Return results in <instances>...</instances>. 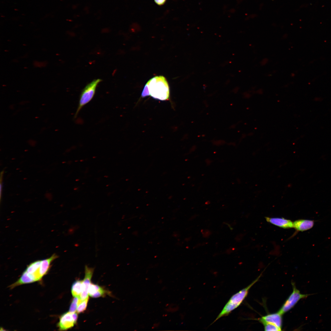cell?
<instances>
[{"mask_svg":"<svg viewBox=\"0 0 331 331\" xmlns=\"http://www.w3.org/2000/svg\"><path fill=\"white\" fill-rule=\"evenodd\" d=\"M150 96L153 98L161 101L168 100L169 97L168 83L162 76H156L150 79L142 92L141 96Z\"/></svg>","mask_w":331,"mask_h":331,"instance_id":"cell-1","label":"cell"},{"mask_svg":"<svg viewBox=\"0 0 331 331\" xmlns=\"http://www.w3.org/2000/svg\"><path fill=\"white\" fill-rule=\"evenodd\" d=\"M261 276V275H260L247 287L233 295L212 324L220 318L228 315L232 311L237 308L247 295L249 289L257 282Z\"/></svg>","mask_w":331,"mask_h":331,"instance_id":"cell-2","label":"cell"},{"mask_svg":"<svg viewBox=\"0 0 331 331\" xmlns=\"http://www.w3.org/2000/svg\"><path fill=\"white\" fill-rule=\"evenodd\" d=\"M101 81L100 79H95L88 84L82 90L80 96L79 103L74 117H76L81 109L89 103L93 98L95 94L97 87Z\"/></svg>","mask_w":331,"mask_h":331,"instance_id":"cell-3","label":"cell"},{"mask_svg":"<svg viewBox=\"0 0 331 331\" xmlns=\"http://www.w3.org/2000/svg\"><path fill=\"white\" fill-rule=\"evenodd\" d=\"M293 291L285 301L278 312L282 315L292 308L301 299H304L314 294H302L296 287L294 282H292Z\"/></svg>","mask_w":331,"mask_h":331,"instance_id":"cell-4","label":"cell"},{"mask_svg":"<svg viewBox=\"0 0 331 331\" xmlns=\"http://www.w3.org/2000/svg\"><path fill=\"white\" fill-rule=\"evenodd\" d=\"M78 314L76 312L69 311L63 314L60 317L58 326L60 330H65L74 326L76 323Z\"/></svg>","mask_w":331,"mask_h":331,"instance_id":"cell-5","label":"cell"},{"mask_svg":"<svg viewBox=\"0 0 331 331\" xmlns=\"http://www.w3.org/2000/svg\"><path fill=\"white\" fill-rule=\"evenodd\" d=\"M94 268H89L87 265L85 266V276L82 281V291L80 297L81 300H83L89 298L88 290L91 280L93 274Z\"/></svg>","mask_w":331,"mask_h":331,"instance_id":"cell-6","label":"cell"},{"mask_svg":"<svg viewBox=\"0 0 331 331\" xmlns=\"http://www.w3.org/2000/svg\"><path fill=\"white\" fill-rule=\"evenodd\" d=\"M282 315L278 312L262 316L258 319V320L263 324L265 323L271 324L281 328L282 322Z\"/></svg>","mask_w":331,"mask_h":331,"instance_id":"cell-7","label":"cell"},{"mask_svg":"<svg viewBox=\"0 0 331 331\" xmlns=\"http://www.w3.org/2000/svg\"><path fill=\"white\" fill-rule=\"evenodd\" d=\"M266 221L281 228L287 229L293 227V222L283 218L265 217Z\"/></svg>","mask_w":331,"mask_h":331,"instance_id":"cell-8","label":"cell"},{"mask_svg":"<svg viewBox=\"0 0 331 331\" xmlns=\"http://www.w3.org/2000/svg\"><path fill=\"white\" fill-rule=\"evenodd\" d=\"M293 227L298 231H303L312 228L314 226V220L300 219L295 220L293 222Z\"/></svg>","mask_w":331,"mask_h":331,"instance_id":"cell-9","label":"cell"},{"mask_svg":"<svg viewBox=\"0 0 331 331\" xmlns=\"http://www.w3.org/2000/svg\"><path fill=\"white\" fill-rule=\"evenodd\" d=\"M58 257V256L54 254L49 258L41 260L39 268V272L42 278L47 273L49 270L51 262Z\"/></svg>","mask_w":331,"mask_h":331,"instance_id":"cell-10","label":"cell"},{"mask_svg":"<svg viewBox=\"0 0 331 331\" xmlns=\"http://www.w3.org/2000/svg\"><path fill=\"white\" fill-rule=\"evenodd\" d=\"M105 290L99 285L91 283L89 290V295L93 298H97L102 296L106 293Z\"/></svg>","mask_w":331,"mask_h":331,"instance_id":"cell-11","label":"cell"},{"mask_svg":"<svg viewBox=\"0 0 331 331\" xmlns=\"http://www.w3.org/2000/svg\"><path fill=\"white\" fill-rule=\"evenodd\" d=\"M82 281L77 280L73 284L71 288V292L74 297L80 298L82 291Z\"/></svg>","mask_w":331,"mask_h":331,"instance_id":"cell-12","label":"cell"},{"mask_svg":"<svg viewBox=\"0 0 331 331\" xmlns=\"http://www.w3.org/2000/svg\"><path fill=\"white\" fill-rule=\"evenodd\" d=\"M88 300L89 298L83 300H81L79 299L77 310V312L78 313H82L86 310Z\"/></svg>","mask_w":331,"mask_h":331,"instance_id":"cell-13","label":"cell"},{"mask_svg":"<svg viewBox=\"0 0 331 331\" xmlns=\"http://www.w3.org/2000/svg\"><path fill=\"white\" fill-rule=\"evenodd\" d=\"M79 298L74 297L73 299L70 306L69 311L71 313H75L77 311L78 304L79 300Z\"/></svg>","mask_w":331,"mask_h":331,"instance_id":"cell-14","label":"cell"},{"mask_svg":"<svg viewBox=\"0 0 331 331\" xmlns=\"http://www.w3.org/2000/svg\"><path fill=\"white\" fill-rule=\"evenodd\" d=\"M265 331H281V328L276 325L270 323H264L263 324Z\"/></svg>","mask_w":331,"mask_h":331,"instance_id":"cell-15","label":"cell"},{"mask_svg":"<svg viewBox=\"0 0 331 331\" xmlns=\"http://www.w3.org/2000/svg\"><path fill=\"white\" fill-rule=\"evenodd\" d=\"M166 0H154L155 3L158 5L162 6L164 5L166 2Z\"/></svg>","mask_w":331,"mask_h":331,"instance_id":"cell-16","label":"cell"}]
</instances>
